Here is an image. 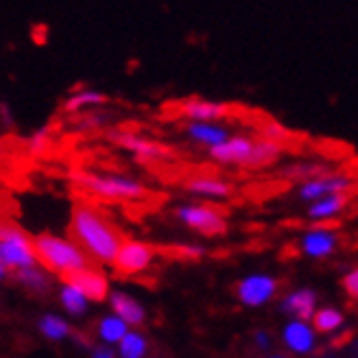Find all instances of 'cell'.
I'll use <instances>...</instances> for the list:
<instances>
[{"label": "cell", "instance_id": "e575fe53", "mask_svg": "<svg viewBox=\"0 0 358 358\" xmlns=\"http://www.w3.org/2000/svg\"><path fill=\"white\" fill-rule=\"evenodd\" d=\"M256 341H258L260 348H266V345H268V336L262 334V332H258V334H256Z\"/></svg>", "mask_w": 358, "mask_h": 358}, {"label": "cell", "instance_id": "cb8c5ba5", "mask_svg": "<svg viewBox=\"0 0 358 358\" xmlns=\"http://www.w3.org/2000/svg\"><path fill=\"white\" fill-rule=\"evenodd\" d=\"M17 282H22L27 289L31 291H38V293H44L48 289V278L40 271V268L33 266H24V268H17Z\"/></svg>", "mask_w": 358, "mask_h": 358}, {"label": "cell", "instance_id": "4dcf8cb0", "mask_svg": "<svg viewBox=\"0 0 358 358\" xmlns=\"http://www.w3.org/2000/svg\"><path fill=\"white\" fill-rule=\"evenodd\" d=\"M343 289L348 291L350 297H354L358 301V268H352V271L343 278Z\"/></svg>", "mask_w": 358, "mask_h": 358}, {"label": "cell", "instance_id": "30bf717a", "mask_svg": "<svg viewBox=\"0 0 358 358\" xmlns=\"http://www.w3.org/2000/svg\"><path fill=\"white\" fill-rule=\"evenodd\" d=\"M175 112L188 120H206V122H219L227 116H231L234 107L219 101H208V99H186L179 101Z\"/></svg>", "mask_w": 358, "mask_h": 358}, {"label": "cell", "instance_id": "ba28073f", "mask_svg": "<svg viewBox=\"0 0 358 358\" xmlns=\"http://www.w3.org/2000/svg\"><path fill=\"white\" fill-rule=\"evenodd\" d=\"M256 147V138L249 136H229L223 140L221 145H214L208 149V155L219 164H229V166H245L249 169L252 164V155Z\"/></svg>", "mask_w": 358, "mask_h": 358}, {"label": "cell", "instance_id": "603a6c76", "mask_svg": "<svg viewBox=\"0 0 358 358\" xmlns=\"http://www.w3.org/2000/svg\"><path fill=\"white\" fill-rule=\"evenodd\" d=\"M127 332V324L120 317H105L99 324V334L105 343H118Z\"/></svg>", "mask_w": 358, "mask_h": 358}, {"label": "cell", "instance_id": "8d00e7d4", "mask_svg": "<svg viewBox=\"0 0 358 358\" xmlns=\"http://www.w3.org/2000/svg\"><path fill=\"white\" fill-rule=\"evenodd\" d=\"M275 358H282V356H275Z\"/></svg>", "mask_w": 358, "mask_h": 358}, {"label": "cell", "instance_id": "8fae6325", "mask_svg": "<svg viewBox=\"0 0 358 358\" xmlns=\"http://www.w3.org/2000/svg\"><path fill=\"white\" fill-rule=\"evenodd\" d=\"M62 280L70 286H75V289H79L92 301H103L107 297V291H110L107 278L101 271H96V268H90V266H81V268H75V271L62 273Z\"/></svg>", "mask_w": 358, "mask_h": 358}, {"label": "cell", "instance_id": "6da1fadb", "mask_svg": "<svg viewBox=\"0 0 358 358\" xmlns=\"http://www.w3.org/2000/svg\"><path fill=\"white\" fill-rule=\"evenodd\" d=\"M68 234L90 260L96 262H112L124 241L122 231L90 203H77L73 208Z\"/></svg>", "mask_w": 358, "mask_h": 358}, {"label": "cell", "instance_id": "836d02e7", "mask_svg": "<svg viewBox=\"0 0 358 358\" xmlns=\"http://www.w3.org/2000/svg\"><path fill=\"white\" fill-rule=\"evenodd\" d=\"M350 338H352V334H343V336L334 338V341H332V345H334V348H341V345H345V343L350 341Z\"/></svg>", "mask_w": 358, "mask_h": 358}, {"label": "cell", "instance_id": "3957f363", "mask_svg": "<svg viewBox=\"0 0 358 358\" xmlns=\"http://www.w3.org/2000/svg\"><path fill=\"white\" fill-rule=\"evenodd\" d=\"M75 184L94 196L107 201H138L149 194L147 186L131 177L120 175H94V173H75Z\"/></svg>", "mask_w": 358, "mask_h": 358}, {"label": "cell", "instance_id": "5b68a950", "mask_svg": "<svg viewBox=\"0 0 358 358\" xmlns=\"http://www.w3.org/2000/svg\"><path fill=\"white\" fill-rule=\"evenodd\" d=\"M175 217L188 225L190 229L199 231L203 236H221L227 231L225 214L214 206H182L175 210Z\"/></svg>", "mask_w": 358, "mask_h": 358}, {"label": "cell", "instance_id": "e0dca14e", "mask_svg": "<svg viewBox=\"0 0 358 358\" xmlns=\"http://www.w3.org/2000/svg\"><path fill=\"white\" fill-rule=\"evenodd\" d=\"M110 301H112L116 317H120L127 326H140L142 321H145V308H142L134 297L124 293H112Z\"/></svg>", "mask_w": 358, "mask_h": 358}, {"label": "cell", "instance_id": "9a60e30c", "mask_svg": "<svg viewBox=\"0 0 358 358\" xmlns=\"http://www.w3.org/2000/svg\"><path fill=\"white\" fill-rule=\"evenodd\" d=\"M186 136L196 142V145H203V147H214V145H221L223 140H227L231 134L227 127L219 122H206V120H188L186 127H184Z\"/></svg>", "mask_w": 358, "mask_h": 358}, {"label": "cell", "instance_id": "4fadbf2b", "mask_svg": "<svg viewBox=\"0 0 358 358\" xmlns=\"http://www.w3.org/2000/svg\"><path fill=\"white\" fill-rule=\"evenodd\" d=\"M336 247H338V236L328 225H315L301 238L303 254L310 258H326L336 252Z\"/></svg>", "mask_w": 358, "mask_h": 358}, {"label": "cell", "instance_id": "7402d4cb", "mask_svg": "<svg viewBox=\"0 0 358 358\" xmlns=\"http://www.w3.org/2000/svg\"><path fill=\"white\" fill-rule=\"evenodd\" d=\"M326 171H330V169L324 166V164L297 162V164H291V166L282 169V177H286V179H295V182H306V179L317 177V175L326 173Z\"/></svg>", "mask_w": 358, "mask_h": 358}, {"label": "cell", "instance_id": "1f68e13d", "mask_svg": "<svg viewBox=\"0 0 358 358\" xmlns=\"http://www.w3.org/2000/svg\"><path fill=\"white\" fill-rule=\"evenodd\" d=\"M105 120H107V118L101 116V114H90V116H85V118L81 120V122H83L81 127H85V129H87V127H99V122H105Z\"/></svg>", "mask_w": 358, "mask_h": 358}, {"label": "cell", "instance_id": "d6a6232c", "mask_svg": "<svg viewBox=\"0 0 358 358\" xmlns=\"http://www.w3.org/2000/svg\"><path fill=\"white\" fill-rule=\"evenodd\" d=\"M92 358H116V356H114V352H112L110 348H107V345H101V348L94 350Z\"/></svg>", "mask_w": 358, "mask_h": 358}, {"label": "cell", "instance_id": "d6986e66", "mask_svg": "<svg viewBox=\"0 0 358 358\" xmlns=\"http://www.w3.org/2000/svg\"><path fill=\"white\" fill-rule=\"evenodd\" d=\"M284 343L289 345L291 350L299 352V354H306L313 350V343H315V336H313V330L303 324V321H293V324L286 326L284 330Z\"/></svg>", "mask_w": 358, "mask_h": 358}, {"label": "cell", "instance_id": "484cf974", "mask_svg": "<svg viewBox=\"0 0 358 358\" xmlns=\"http://www.w3.org/2000/svg\"><path fill=\"white\" fill-rule=\"evenodd\" d=\"M40 330L52 338V341H59V338H66L70 334V326L66 324L64 319L55 317V315H46L42 321H40Z\"/></svg>", "mask_w": 358, "mask_h": 358}, {"label": "cell", "instance_id": "7a4b0ae2", "mask_svg": "<svg viewBox=\"0 0 358 358\" xmlns=\"http://www.w3.org/2000/svg\"><path fill=\"white\" fill-rule=\"evenodd\" d=\"M33 252L35 260H38L44 268L52 273H68L75 268L87 266V256L79 249L77 243L66 241L52 234H40L33 238Z\"/></svg>", "mask_w": 358, "mask_h": 358}, {"label": "cell", "instance_id": "44dd1931", "mask_svg": "<svg viewBox=\"0 0 358 358\" xmlns=\"http://www.w3.org/2000/svg\"><path fill=\"white\" fill-rule=\"evenodd\" d=\"M118 343H120V356L122 358H142L149 350L147 338L140 336L138 332H124V336Z\"/></svg>", "mask_w": 358, "mask_h": 358}, {"label": "cell", "instance_id": "d590c367", "mask_svg": "<svg viewBox=\"0 0 358 358\" xmlns=\"http://www.w3.org/2000/svg\"><path fill=\"white\" fill-rule=\"evenodd\" d=\"M7 275V266L5 264H0V280H3Z\"/></svg>", "mask_w": 358, "mask_h": 358}, {"label": "cell", "instance_id": "2e32d148", "mask_svg": "<svg viewBox=\"0 0 358 358\" xmlns=\"http://www.w3.org/2000/svg\"><path fill=\"white\" fill-rule=\"evenodd\" d=\"M350 203V192H332L321 196V199L310 201L308 206V219L313 221H321L326 223L330 219H334L336 214H341Z\"/></svg>", "mask_w": 358, "mask_h": 358}, {"label": "cell", "instance_id": "5bb4252c", "mask_svg": "<svg viewBox=\"0 0 358 358\" xmlns=\"http://www.w3.org/2000/svg\"><path fill=\"white\" fill-rule=\"evenodd\" d=\"M184 188L196 196H206V199H227L234 194V186L212 175H194L184 184Z\"/></svg>", "mask_w": 358, "mask_h": 358}, {"label": "cell", "instance_id": "277c9868", "mask_svg": "<svg viewBox=\"0 0 358 358\" xmlns=\"http://www.w3.org/2000/svg\"><path fill=\"white\" fill-rule=\"evenodd\" d=\"M35 252H33V238L13 223L0 221V264L7 268H24L33 266Z\"/></svg>", "mask_w": 358, "mask_h": 358}, {"label": "cell", "instance_id": "52a82bcc", "mask_svg": "<svg viewBox=\"0 0 358 358\" xmlns=\"http://www.w3.org/2000/svg\"><path fill=\"white\" fill-rule=\"evenodd\" d=\"M354 188V179L345 173H334V171H326L317 177H310L306 182H299L297 188V196L301 201H315L321 199V196L332 194V192H350Z\"/></svg>", "mask_w": 358, "mask_h": 358}, {"label": "cell", "instance_id": "9c48e42d", "mask_svg": "<svg viewBox=\"0 0 358 358\" xmlns=\"http://www.w3.org/2000/svg\"><path fill=\"white\" fill-rule=\"evenodd\" d=\"M110 136V140L114 142V145L122 147L131 151L140 162H157V159H164L169 155V149L157 145V142L140 136V134H134V131H124V129H114L107 134Z\"/></svg>", "mask_w": 358, "mask_h": 358}, {"label": "cell", "instance_id": "7c38bea8", "mask_svg": "<svg viewBox=\"0 0 358 358\" xmlns=\"http://www.w3.org/2000/svg\"><path fill=\"white\" fill-rule=\"evenodd\" d=\"M278 291V280L271 275H249L238 282L236 295L245 306H262Z\"/></svg>", "mask_w": 358, "mask_h": 358}, {"label": "cell", "instance_id": "8992f818", "mask_svg": "<svg viewBox=\"0 0 358 358\" xmlns=\"http://www.w3.org/2000/svg\"><path fill=\"white\" fill-rule=\"evenodd\" d=\"M153 256H155V249L151 245L124 238L112 262L118 275H136V273L147 271L149 264L153 262Z\"/></svg>", "mask_w": 358, "mask_h": 358}, {"label": "cell", "instance_id": "f546056e", "mask_svg": "<svg viewBox=\"0 0 358 358\" xmlns=\"http://www.w3.org/2000/svg\"><path fill=\"white\" fill-rule=\"evenodd\" d=\"M48 134H50V129H48V127H44V129H40L38 134H35V136L31 138L29 147H31V151H33V153H42V151H44V147L50 142Z\"/></svg>", "mask_w": 358, "mask_h": 358}, {"label": "cell", "instance_id": "4316f807", "mask_svg": "<svg viewBox=\"0 0 358 358\" xmlns=\"http://www.w3.org/2000/svg\"><path fill=\"white\" fill-rule=\"evenodd\" d=\"M343 324V315L334 310V308H324L315 315V328L319 332H330Z\"/></svg>", "mask_w": 358, "mask_h": 358}, {"label": "cell", "instance_id": "83f0119b", "mask_svg": "<svg viewBox=\"0 0 358 358\" xmlns=\"http://www.w3.org/2000/svg\"><path fill=\"white\" fill-rule=\"evenodd\" d=\"M260 136L266 138V140L278 142V145H284V142L291 138V131L286 127H282L280 122H266L264 127H260Z\"/></svg>", "mask_w": 358, "mask_h": 358}, {"label": "cell", "instance_id": "ffe728a7", "mask_svg": "<svg viewBox=\"0 0 358 358\" xmlns=\"http://www.w3.org/2000/svg\"><path fill=\"white\" fill-rule=\"evenodd\" d=\"M110 99H107L103 92H96V90H81V92L73 94L66 103H64V112L68 114H75V112H81V110H94V107L107 103Z\"/></svg>", "mask_w": 358, "mask_h": 358}, {"label": "cell", "instance_id": "d4e9b609", "mask_svg": "<svg viewBox=\"0 0 358 358\" xmlns=\"http://www.w3.org/2000/svg\"><path fill=\"white\" fill-rule=\"evenodd\" d=\"M62 303H64V308L70 313V315H81V313H85V306H87V297L79 291V289H75V286H70V284H66L64 289H62Z\"/></svg>", "mask_w": 358, "mask_h": 358}, {"label": "cell", "instance_id": "ac0fdd59", "mask_svg": "<svg viewBox=\"0 0 358 358\" xmlns=\"http://www.w3.org/2000/svg\"><path fill=\"white\" fill-rule=\"evenodd\" d=\"M315 303H317V295L310 289H299V291L291 293L289 297L282 301V308L286 313L295 315L297 319L306 321L315 313Z\"/></svg>", "mask_w": 358, "mask_h": 358}, {"label": "cell", "instance_id": "f1b7e54d", "mask_svg": "<svg viewBox=\"0 0 358 358\" xmlns=\"http://www.w3.org/2000/svg\"><path fill=\"white\" fill-rule=\"evenodd\" d=\"M173 254L177 258H186V260H196L206 254L203 247H196V245H175L173 247Z\"/></svg>", "mask_w": 358, "mask_h": 358}]
</instances>
